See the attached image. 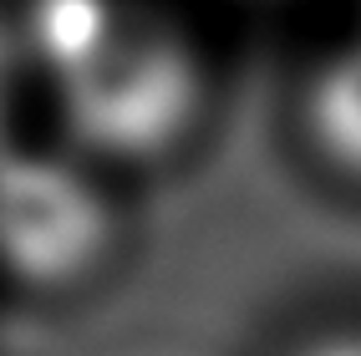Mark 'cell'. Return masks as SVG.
I'll return each mask as SVG.
<instances>
[{
    "label": "cell",
    "instance_id": "cell-1",
    "mask_svg": "<svg viewBox=\"0 0 361 356\" xmlns=\"http://www.w3.org/2000/svg\"><path fill=\"white\" fill-rule=\"evenodd\" d=\"M36 112L112 178L183 163L219 102L214 51L178 0H16Z\"/></svg>",
    "mask_w": 361,
    "mask_h": 356
},
{
    "label": "cell",
    "instance_id": "cell-2",
    "mask_svg": "<svg viewBox=\"0 0 361 356\" xmlns=\"http://www.w3.org/2000/svg\"><path fill=\"white\" fill-rule=\"evenodd\" d=\"M128 250L123 178L56 137L0 153V290L36 305L87 300L128 265Z\"/></svg>",
    "mask_w": 361,
    "mask_h": 356
},
{
    "label": "cell",
    "instance_id": "cell-3",
    "mask_svg": "<svg viewBox=\"0 0 361 356\" xmlns=\"http://www.w3.org/2000/svg\"><path fill=\"white\" fill-rule=\"evenodd\" d=\"M285 117L305 168L361 204V16L305 51Z\"/></svg>",
    "mask_w": 361,
    "mask_h": 356
},
{
    "label": "cell",
    "instance_id": "cell-4",
    "mask_svg": "<svg viewBox=\"0 0 361 356\" xmlns=\"http://www.w3.org/2000/svg\"><path fill=\"white\" fill-rule=\"evenodd\" d=\"M36 112V82H31V51L20 31L16 0H0V153L31 137L26 123Z\"/></svg>",
    "mask_w": 361,
    "mask_h": 356
},
{
    "label": "cell",
    "instance_id": "cell-5",
    "mask_svg": "<svg viewBox=\"0 0 361 356\" xmlns=\"http://www.w3.org/2000/svg\"><path fill=\"white\" fill-rule=\"evenodd\" d=\"M275 356H361V316H326L300 326Z\"/></svg>",
    "mask_w": 361,
    "mask_h": 356
}]
</instances>
